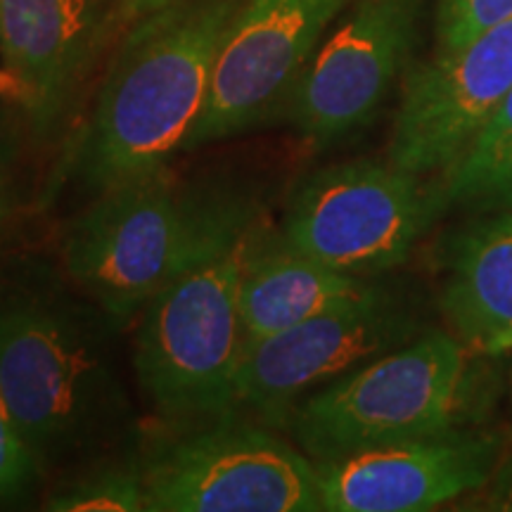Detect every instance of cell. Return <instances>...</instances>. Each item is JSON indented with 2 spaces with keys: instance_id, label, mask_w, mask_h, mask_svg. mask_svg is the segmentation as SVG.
<instances>
[{
  "instance_id": "1",
  "label": "cell",
  "mask_w": 512,
  "mask_h": 512,
  "mask_svg": "<svg viewBox=\"0 0 512 512\" xmlns=\"http://www.w3.org/2000/svg\"><path fill=\"white\" fill-rule=\"evenodd\" d=\"M242 0H171L126 36L95 107L62 159V178L100 192L169 164L209 100Z\"/></svg>"
},
{
  "instance_id": "2",
  "label": "cell",
  "mask_w": 512,
  "mask_h": 512,
  "mask_svg": "<svg viewBox=\"0 0 512 512\" xmlns=\"http://www.w3.org/2000/svg\"><path fill=\"white\" fill-rule=\"evenodd\" d=\"M110 328L93 302L0 292V389L41 467L93 451L124 425Z\"/></svg>"
},
{
  "instance_id": "3",
  "label": "cell",
  "mask_w": 512,
  "mask_h": 512,
  "mask_svg": "<svg viewBox=\"0 0 512 512\" xmlns=\"http://www.w3.org/2000/svg\"><path fill=\"white\" fill-rule=\"evenodd\" d=\"M259 209L235 190H183L169 164L95 192L64 228V273L121 330L204 242Z\"/></svg>"
},
{
  "instance_id": "4",
  "label": "cell",
  "mask_w": 512,
  "mask_h": 512,
  "mask_svg": "<svg viewBox=\"0 0 512 512\" xmlns=\"http://www.w3.org/2000/svg\"><path fill=\"white\" fill-rule=\"evenodd\" d=\"M261 230V209L219 230L140 313L133 366L140 389L164 420L235 408L245 349L240 285Z\"/></svg>"
},
{
  "instance_id": "5",
  "label": "cell",
  "mask_w": 512,
  "mask_h": 512,
  "mask_svg": "<svg viewBox=\"0 0 512 512\" xmlns=\"http://www.w3.org/2000/svg\"><path fill=\"white\" fill-rule=\"evenodd\" d=\"M472 356L446 332H425L304 396L287 415L313 463L458 430L475 418Z\"/></svg>"
},
{
  "instance_id": "6",
  "label": "cell",
  "mask_w": 512,
  "mask_h": 512,
  "mask_svg": "<svg viewBox=\"0 0 512 512\" xmlns=\"http://www.w3.org/2000/svg\"><path fill=\"white\" fill-rule=\"evenodd\" d=\"M140 458L147 512H313L318 467L242 411L171 420Z\"/></svg>"
},
{
  "instance_id": "7",
  "label": "cell",
  "mask_w": 512,
  "mask_h": 512,
  "mask_svg": "<svg viewBox=\"0 0 512 512\" xmlns=\"http://www.w3.org/2000/svg\"><path fill=\"white\" fill-rule=\"evenodd\" d=\"M446 207L441 183L392 162H349L311 174L285 211L283 240L339 273L401 266Z\"/></svg>"
},
{
  "instance_id": "8",
  "label": "cell",
  "mask_w": 512,
  "mask_h": 512,
  "mask_svg": "<svg viewBox=\"0 0 512 512\" xmlns=\"http://www.w3.org/2000/svg\"><path fill=\"white\" fill-rule=\"evenodd\" d=\"M349 3L354 0H242L185 150L278 117L325 31Z\"/></svg>"
},
{
  "instance_id": "9",
  "label": "cell",
  "mask_w": 512,
  "mask_h": 512,
  "mask_svg": "<svg viewBox=\"0 0 512 512\" xmlns=\"http://www.w3.org/2000/svg\"><path fill=\"white\" fill-rule=\"evenodd\" d=\"M422 0H356L316 48L285 105L294 131L328 147L375 117L411 60Z\"/></svg>"
},
{
  "instance_id": "10",
  "label": "cell",
  "mask_w": 512,
  "mask_h": 512,
  "mask_svg": "<svg viewBox=\"0 0 512 512\" xmlns=\"http://www.w3.org/2000/svg\"><path fill=\"white\" fill-rule=\"evenodd\" d=\"M418 337V320L382 290L361 302L249 344L235 382V411L283 430L304 396Z\"/></svg>"
},
{
  "instance_id": "11",
  "label": "cell",
  "mask_w": 512,
  "mask_h": 512,
  "mask_svg": "<svg viewBox=\"0 0 512 512\" xmlns=\"http://www.w3.org/2000/svg\"><path fill=\"white\" fill-rule=\"evenodd\" d=\"M512 88V17L456 48H437L408 74L387 162L444 174Z\"/></svg>"
},
{
  "instance_id": "12",
  "label": "cell",
  "mask_w": 512,
  "mask_h": 512,
  "mask_svg": "<svg viewBox=\"0 0 512 512\" xmlns=\"http://www.w3.org/2000/svg\"><path fill=\"white\" fill-rule=\"evenodd\" d=\"M501 439L448 430L318 463L320 508L330 512H425L482 489Z\"/></svg>"
},
{
  "instance_id": "13",
  "label": "cell",
  "mask_w": 512,
  "mask_h": 512,
  "mask_svg": "<svg viewBox=\"0 0 512 512\" xmlns=\"http://www.w3.org/2000/svg\"><path fill=\"white\" fill-rule=\"evenodd\" d=\"M105 0H0V55L38 136L64 119L98 50Z\"/></svg>"
},
{
  "instance_id": "14",
  "label": "cell",
  "mask_w": 512,
  "mask_h": 512,
  "mask_svg": "<svg viewBox=\"0 0 512 512\" xmlns=\"http://www.w3.org/2000/svg\"><path fill=\"white\" fill-rule=\"evenodd\" d=\"M377 292L380 287L368 278L320 264L287 245L283 235H268L264 228L249 249L240 285L245 347Z\"/></svg>"
},
{
  "instance_id": "15",
  "label": "cell",
  "mask_w": 512,
  "mask_h": 512,
  "mask_svg": "<svg viewBox=\"0 0 512 512\" xmlns=\"http://www.w3.org/2000/svg\"><path fill=\"white\" fill-rule=\"evenodd\" d=\"M441 309L470 354L512 351V211L458 235L448 254Z\"/></svg>"
},
{
  "instance_id": "16",
  "label": "cell",
  "mask_w": 512,
  "mask_h": 512,
  "mask_svg": "<svg viewBox=\"0 0 512 512\" xmlns=\"http://www.w3.org/2000/svg\"><path fill=\"white\" fill-rule=\"evenodd\" d=\"M439 183L446 207L512 209V88L463 155L439 174Z\"/></svg>"
},
{
  "instance_id": "17",
  "label": "cell",
  "mask_w": 512,
  "mask_h": 512,
  "mask_svg": "<svg viewBox=\"0 0 512 512\" xmlns=\"http://www.w3.org/2000/svg\"><path fill=\"white\" fill-rule=\"evenodd\" d=\"M57 512H140L145 484L140 458L128 456L93 465L62 484L46 503Z\"/></svg>"
},
{
  "instance_id": "18",
  "label": "cell",
  "mask_w": 512,
  "mask_h": 512,
  "mask_svg": "<svg viewBox=\"0 0 512 512\" xmlns=\"http://www.w3.org/2000/svg\"><path fill=\"white\" fill-rule=\"evenodd\" d=\"M41 470L0 389V503L27 494Z\"/></svg>"
},
{
  "instance_id": "19",
  "label": "cell",
  "mask_w": 512,
  "mask_h": 512,
  "mask_svg": "<svg viewBox=\"0 0 512 512\" xmlns=\"http://www.w3.org/2000/svg\"><path fill=\"white\" fill-rule=\"evenodd\" d=\"M512 17V0H441L437 48H456Z\"/></svg>"
},
{
  "instance_id": "20",
  "label": "cell",
  "mask_w": 512,
  "mask_h": 512,
  "mask_svg": "<svg viewBox=\"0 0 512 512\" xmlns=\"http://www.w3.org/2000/svg\"><path fill=\"white\" fill-rule=\"evenodd\" d=\"M475 494L477 496L470 498L467 510L512 512V448L498 456L491 477Z\"/></svg>"
},
{
  "instance_id": "21",
  "label": "cell",
  "mask_w": 512,
  "mask_h": 512,
  "mask_svg": "<svg viewBox=\"0 0 512 512\" xmlns=\"http://www.w3.org/2000/svg\"><path fill=\"white\" fill-rule=\"evenodd\" d=\"M15 159L17 140L0 133V235L8 226L12 207H15Z\"/></svg>"
},
{
  "instance_id": "22",
  "label": "cell",
  "mask_w": 512,
  "mask_h": 512,
  "mask_svg": "<svg viewBox=\"0 0 512 512\" xmlns=\"http://www.w3.org/2000/svg\"><path fill=\"white\" fill-rule=\"evenodd\" d=\"M0 98L17 102V105H22L24 100L22 83H19L17 76L8 72V69H0Z\"/></svg>"
},
{
  "instance_id": "23",
  "label": "cell",
  "mask_w": 512,
  "mask_h": 512,
  "mask_svg": "<svg viewBox=\"0 0 512 512\" xmlns=\"http://www.w3.org/2000/svg\"><path fill=\"white\" fill-rule=\"evenodd\" d=\"M171 3V0H126V8L133 12V15H147V12L162 8V5Z\"/></svg>"
}]
</instances>
